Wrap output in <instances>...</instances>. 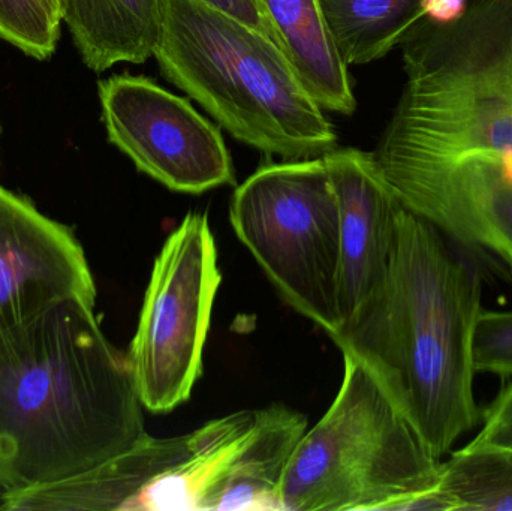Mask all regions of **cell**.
I'll list each match as a JSON object with an SVG mask.
<instances>
[{"mask_svg":"<svg viewBox=\"0 0 512 511\" xmlns=\"http://www.w3.org/2000/svg\"><path fill=\"white\" fill-rule=\"evenodd\" d=\"M483 291L466 252L402 206L384 278L330 336L439 461L480 425L475 336Z\"/></svg>","mask_w":512,"mask_h":511,"instance_id":"obj_1","label":"cell"},{"mask_svg":"<svg viewBox=\"0 0 512 511\" xmlns=\"http://www.w3.org/2000/svg\"><path fill=\"white\" fill-rule=\"evenodd\" d=\"M128 357L95 306L66 300L0 333V494L77 476L141 438Z\"/></svg>","mask_w":512,"mask_h":511,"instance_id":"obj_2","label":"cell"},{"mask_svg":"<svg viewBox=\"0 0 512 511\" xmlns=\"http://www.w3.org/2000/svg\"><path fill=\"white\" fill-rule=\"evenodd\" d=\"M400 48L406 81L372 152L379 171L477 159L512 182V0L429 14Z\"/></svg>","mask_w":512,"mask_h":511,"instance_id":"obj_3","label":"cell"},{"mask_svg":"<svg viewBox=\"0 0 512 511\" xmlns=\"http://www.w3.org/2000/svg\"><path fill=\"white\" fill-rule=\"evenodd\" d=\"M156 62L234 138L285 161L337 147L324 108L273 39L198 0H162Z\"/></svg>","mask_w":512,"mask_h":511,"instance_id":"obj_4","label":"cell"},{"mask_svg":"<svg viewBox=\"0 0 512 511\" xmlns=\"http://www.w3.org/2000/svg\"><path fill=\"white\" fill-rule=\"evenodd\" d=\"M343 363L336 399L286 465L282 511H429L442 461L364 368Z\"/></svg>","mask_w":512,"mask_h":511,"instance_id":"obj_5","label":"cell"},{"mask_svg":"<svg viewBox=\"0 0 512 511\" xmlns=\"http://www.w3.org/2000/svg\"><path fill=\"white\" fill-rule=\"evenodd\" d=\"M237 237L280 296L328 336L339 309V206L324 158L262 165L230 204Z\"/></svg>","mask_w":512,"mask_h":511,"instance_id":"obj_6","label":"cell"},{"mask_svg":"<svg viewBox=\"0 0 512 511\" xmlns=\"http://www.w3.org/2000/svg\"><path fill=\"white\" fill-rule=\"evenodd\" d=\"M221 282L209 219L188 213L156 257L126 356L141 404L152 413L185 404L200 380Z\"/></svg>","mask_w":512,"mask_h":511,"instance_id":"obj_7","label":"cell"},{"mask_svg":"<svg viewBox=\"0 0 512 511\" xmlns=\"http://www.w3.org/2000/svg\"><path fill=\"white\" fill-rule=\"evenodd\" d=\"M98 95L108 140L141 173L186 194L236 180L221 131L188 99L131 74L99 81Z\"/></svg>","mask_w":512,"mask_h":511,"instance_id":"obj_8","label":"cell"},{"mask_svg":"<svg viewBox=\"0 0 512 511\" xmlns=\"http://www.w3.org/2000/svg\"><path fill=\"white\" fill-rule=\"evenodd\" d=\"M66 300L96 303L83 248L68 227L0 186V333Z\"/></svg>","mask_w":512,"mask_h":511,"instance_id":"obj_9","label":"cell"},{"mask_svg":"<svg viewBox=\"0 0 512 511\" xmlns=\"http://www.w3.org/2000/svg\"><path fill=\"white\" fill-rule=\"evenodd\" d=\"M382 177L405 209L512 275V182L496 168L468 159Z\"/></svg>","mask_w":512,"mask_h":511,"instance_id":"obj_10","label":"cell"},{"mask_svg":"<svg viewBox=\"0 0 512 511\" xmlns=\"http://www.w3.org/2000/svg\"><path fill=\"white\" fill-rule=\"evenodd\" d=\"M322 158L339 206V309L343 324L387 272L402 204L382 177L372 152L336 147Z\"/></svg>","mask_w":512,"mask_h":511,"instance_id":"obj_11","label":"cell"},{"mask_svg":"<svg viewBox=\"0 0 512 511\" xmlns=\"http://www.w3.org/2000/svg\"><path fill=\"white\" fill-rule=\"evenodd\" d=\"M188 435L147 434L135 446L77 476L2 495L0 510H140L147 489L182 461Z\"/></svg>","mask_w":512,"mask_h":511,"instance_id":"obj_12","label":"cell"},{"mask_svg":"<svg viewBox=\"0 0 512 511\" xmlns=\"http://www.w3.org/2000/svg\"><path fill=\"white\" fill-rule=\"evenodd\" d=\"M258 410L237 411L188 434L182 461L147 489L140 510L218 511L237 456L251 437Z\"/></svg>","mask_w":512,"mask_h":511,"instance_id":"obj_13","label":"cell"},{"mask_svg":"<svg viewBox=\"0 0 512 511\" xmlns=\"http://www.w3.org/2000/svg\"><path fill=\"white\" fill-rule=\"evenodd\" d=\"M262 14L304 87L324 110L351 116L357 108L348 65L328 32L319 0H258Z\"/></svg>","mask_w":512,"mask_h":511,"instance_id":"obj_14","label":"cell"},{"mask_svg":"<svg viewBox=\"0 0 512 511\" xmlns=\"http://www.w3.org/2000/svg\"><path fill=\"white\" fill-rule=\"evenodd\" d=\"M60 5L63 24L92 71L140 65L155 54L162 0H60Z\"/></svg>","mask_w":512,"mask_h":511,"instance_id":"obj_15","label":"cell"},{"mask_svg":"<svg viewBox=\"0 0 512 511\" xmlns=\"http://www.w3.org/2000/svg\"><path fill=\"white\" fill-rule=\"evenodd\" d=\"M306 431V416L285 405L258 410L254 432L234 462L218 511L282 510L280 483Z\"/></svg>","mask_w":512,"mask_h":511,"instance_id":"obj_16","label":"cell"},{"mask_svg":"<svg viewBox=\"0 0 512 511\" xmlns=\"http://www.w3.org/2000/svg\"><path fill=\"white\" fill-rule=\"evenodd\" d=\"M346 65H367L400 47L430 14L427 0H319Z\"/></svg>","mask_w":512,"mask_h":511,"instance_id":"obj_17","label":"cell"},{"mask_svg":"<svg viewBox=\"0 0 512 511\" xmlns=\"http://www.w3.org/2000/svg\"><path fill=\"white\" fill-rule=\"evenodd\" d=\"M439 511H512V449L468 443L442 459Z\"/></svg>","mask_w":512,"mask_h":511,"instance_id":"obj_18","label":"cell"},{"mask_svg":"<svg viewBox=\"0 0 512 511\" xmlns=\"http://www.w3.org/2000/svg\"><path fill=\"white\" fill-rule=\"evenodd\" d=\"M62 24L60 0H0V41L32 59L53 56Z\"/></svg>","mask_w":512,"mask_h":511,"instance_id":"obj_19","label":"cell"},{"mask_svg":"<svg viewBox=\"0 0 512 511\" xmlns=\"http://www.w3.org/2000/svg\"><path fill=\"white\" fill-rule=\"evenodd\" d=\"M478 374L512 378V309H484L475 336Z\"/></svg>","mask_w":512,"mask_h":511,"instance_id":"obj_20","label":"cell"},{"mask_svg":"<svg viewBox=\"0 0 512 511\" xmlns=\"http://www.w3.org/2000/svg\"><path fill=\"white\" fill-rule=\"evenodd\" d=\"M480 432L469 443L512 449V378L481 411Z\"/></svg>","mask_w":512,"mask_h":511,"instance_id":"obj_21","label":"cell"},{"mask_svg":"<svg viewBox=\"0 0 512 511\" xmlns=\"http://www.w3.org/2000/svg\"><path fill=\"white\" fill-rule=\"evenodd\" d=\"M198 2L225 12V14L249 24L258 32L264 33L265 36L273 39V33H271L270 26H268L267 20L262 14L258 0H198Z\"/></svg>","mask_w":512,"mask_h":511,"instance_id":"obj_22","label":"cell"},{"mask_svg":"<svg viewBox=\"0 0 512 511\" xmlns=\"http://www.w3.org/2000/svg\"><path fill=\"white\" fill-rule=\"evenodd\" d=\"M0 504H2V494H0Z\"/></svg>","mask_w":512,"mask_h":511,"instance_id":"obj_23","label":"cell"}]
</instances>
